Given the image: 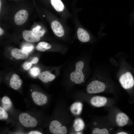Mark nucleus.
<instances>
[{"instance_id": "nucleus-1", "label": "nucleus", "mask_w": 134, "mask_h": 134, "mask_svg": "<svg viewBox=\"0 0 134 134\" xmlns=\"http://www.w3.org/2000/svg\"><path fill=\"white\" fill-rule=\"evenodd\" d=\"M111 86L103 81L95 80L92 81L87 86V91L90 94L111 92Z\"/></svg>"}, {"instance_id": "nucleus-2", "label": "nucleus", "mask_w": 134, "mask_h": 134, "mask_svg": "<svg viewBox=\"0 0 134 134\" xmlns=\"http://www.w3.org/2000/svg\"><path fill=\"white\" fill-rule=\"evenodd\" d=\"M84 66V63L82 61H79L76 63L75 71L72 72L70 75V79L72 81L79 84L84 81L85 77L82 71Z\"/></svg>"}, {"instance_id": "nucleus-3", "label": "nucleus", "mask_w": 134, "mask_h": 134, "mask_svg": "<svg viewBox=\"0 0 134 134\" xmlns=\"http://www.w3.org/2000/svg\"><path fill=\"white\" fill-rule=\"evenodd\" d=\"M119 81L122 87L126 90L130 89L134 86V78L129 70L126 71L121 75Z\"/></svg>"}, {"instance_id": "nucleus-4", "label": "nucleus", "mask_w": 134, "mask_h": 134, "mask_svg": "<svg viewBox=\"0 0 134 134\" xmlns=\"http://www.w3.org/2000/svg\"><path fill=\"white\" fill-rule=\"evenodd\" d=\"M113 102L111 99L100 96L93 97L90 100V102L93 106L98 107L111 106L114 104Z\"/></svg>"}, {"instance_id": "nucleus-5", "label": "nucleus", "mask_w": 134, "mask_h": 134, "mask_svg": "<svg viewBox=\"0 0 134 134\" xmlns=\"http://www.w3.org/2000/svg\"><path fill=\"white\" fill-rule=\"evenodd\" d=\"M19 118L20 123L26 127H34L37 124V121L35 118L26 113L21 114Z\"/></svg>"}, {"instance_id": "nucleus-6", "label": "nucleus", "mask_w": 134, "mask_h": 134, "mask_svg": "<svg viewBox=\"0 0 134 134\" xmlns=\"http://www.w3.org/2000/svg\"><path fill=\"white\" fill-rule=\"evenodd\" d=\"M113 117V120L115 125L119 127H122L127 125L129 120L128 116L121 111L117 112Z\"/></svg>"}, {"instance_id": "nucleus-7", "label": "nucleus", "mask_w": 134, "mask_h": 134, "mask_svg": "<svg viewBox=\"0 0 134 134\" xmlns=\"http://www.w3.org/2000/svg\"><path fill=\"white\" fill-rule=\"evenodd\" d=\"M49 129L50 132L54 134H66L67 133L66 127L62 126L59 122L57 120L51 122Z\"/></svg>"}, {"instance_id": "nucleus-8", "label": "nucleus", "mask_w": 134, "mask_h": 134, "mask_svg": "<svg viewBox=\"0 0 134 134\" xmlns=\"http://www.w3.org/2000/svg\"><path fill=\"white\" fill-rule=\"evenodd\" d=\"M28 16L27 11L22 9L18 11L15 14L14 20L17 25H21L24 24L27 20Z\"/></svg>"}, {"instance_id": "nucleus-9", "label": "nucleus", "mask_w": 134, "mask_h": 134, "mask_svg": "<svg viewBox=\"0 0 134 134\" xmlns=\"http://www.w3.org/2000/svg\"><path fill=\"white\" fill-rule=\"evenodd\" d=\"M31 96L34 103L38 105H42L47 101V97L41 93L34 92L32 93Z\"/></svg>"}, {"instance_id": "nucleus-10", "label": "nucleus", "mask_w": 134, "mask_h": 134, "mask_svg": "<svg viewBox=\"0 0 134 134\" xmlns=\"http://www.w3.org/2000/svg\"><path fill=\"white\" fill-rule=\"evenodd\" d=\"M23 38L26 41L29 42H38L40 40V37H38L30 30H25L22 32Z\"/></svg>"}, {"instance_id": "nucleus-11", "label": "nucleus", "mask_w": 134, "mask_h": 134, "mask_svg": "<svg viewBox=\"0 0 134 134\" xmlns=\"http://www.w3.org/2000/svg\"><path fill=\"white\" fill-rule=\"evenodd\" d=\"M51 27L54 34L57 36L61 37L64 35V30L59 22L56 21H53L51 23Z\"/></svg>"}, {"instance_id": "nucleus-12", "label": "nucleus", "mask_w": 134, "mask_h": 134, "mask_svg": "<svg viewBox=\"0 0 134 134\" xmlns=\"http://www.w3.org/2000/svg\"><path fill=\"white\" fill-rule=\"evenodd\" d=\"M11 56L17 60L24 59L28 58L29 54L22 49L15 48L11 50Z\"/></svg>"}, {"instance_id": "nucleus-13", "label": "nucleus", "mask_w": 134, "mask_h": 134, "mask_svg": "<svg viewBox=\"0 0 134 134\" xmlns=\"http://www.w3.org/2000/svg\"><path fill=\"white\" fill-rule=\"evenodd\" d=\"M22 81L20 77L16 74H13L11 77L9 83L10 86L12 89L17 90L21 86Z\"/></svg>"}, {"instance_id": "nucleus-14", "label": "nucleus", "mask_w": 134, "mask_h": 134, "mask_svg": "<svg viewBox=\"0 0 134 134\" xmlns=\"http://www.w3.org/2000/svg\"><path fill=\"white\" fill-rule=\"evenodd\" d=\"M39 79L44 83L53 80L55 78V76L49 71H45L40 73L38 75Z\"/></svg>"}, {"instance_id": "nucleus-15", "label": "nucleus", "mask_w": 134, "mask_h": 134, "mask_svg": "<svg viewBox=\"0 0 134 134\" xmlns=\"http://www.w3.org/2000/svg\"><path fill=\"white\" fill-rule=\"evenodd\" d=\"M113 129L109 125H104L100 128H95L92 130L93 134H108L111 133Z\"/></svg>"}, {"instance_id": "nucleus-16", "label": "nucleus", "mask_w": 134, "mask_h": 134, "mask_svg": "<svg viewBox=\"0 0 134 134\" xmlns=\"http://www.w3.org/2000/svg\"><path fill=\"white\" fill-rule=\"evenodd\" d=\"M77 35L79 40L82 42H87L90 40V36L88 33L82 28L78 29Z\"/></svg>"}, {"instance_id": "nucleus-17", "label": "nucleus", "mask_w": 134, "mask_h": 134, "mask_svg": "<svg viewBox=\"0 0 134 134\" xmlns=\"http://www.w3.org/2000/svg\"><path fill=\"white\" fill-rule=\"evenodd\" d=\"M83 104L80 102H76L72 104L70 107L71 112L74 114H80L82 110Z\"/></svg>"}, {"instance_id": "nucleus-18", "label": "nucleus", "mask_w": 134, "mask_h": 134, "mask_svg": "<svg viewBox=\"0 0 134 134\" xmlns=\"http://www.w3.org/2000/svg\"><path fill=\"white\" fill-rule=\"evenodd\" d=\"M52 6L57 11H62L64 8V4L61 0H51Z\"/></svg>"}, {"instance_id": "nucleus-19", "label": "nucleus", "mask_w": 134, "mask_h": 134, "mask_svg": "<svg viewBox=\"0 0 134 134\" xmlns=\"http://www.w3.org/2000/svg\"><path fill=\"white\" fill-rule=\"evenodd\" d=\"M84 126V123L82 119L77 118L75 119L73 127L75 131H78L83 130Z\"/></svg>"}, {"instance_id": "nucleus-20", "label": "nucleus", "mask_w": 134, "mask_h": 134, "mask_svg": "<svg viewBox=\"0 0 134 134\" xmlns=\"http://www.w3.org/2000/svg\"><path fill=\"white\" fill-rule=\"evenodd\" d=\"M51 45L49 43L42 42L39 43L36 47L37 49L40 51H45L51 48Z\"/></svg>"}, {"instance_id": "nucleus-21", "label": "nucleus", "mask_w": 134, "mask_h": 134, "mask_svg": "<svg viewBox=\"0 0 134 134\" xmlns=\"http://www.w3.org/2000/svg\"><path fill=\"white\" fill-rule=\"evenodd\" d=\"M3 108L5 110L9 109L12 105V103L9 98L7 96L3 97L1 99Z\"/></svg>"}, {"instance_id": "nucleus-22", "label": "nucleus", "mask_w": 134, "mask_h": 134, "mask_svg": "<svg viewBox=\"0 0 134 134\" xmlns=\"http://www.w3.org/2000/svg\"><path fill=\"white\" fill-rule=\"evenodd\" d=\"M32 31L35 35L40 37L42 36L45 32V30L39 25L34 28Z\"/></svg>"}, {"instance_id": "nucleus-23", "label": "nucleus", "mask_w": 134, "mask_h": 134, "mask_svg": "<svg viewBox=\"0 0 134 134\" xmlns=\"http://www.w3.org/2000/svg\"><path fill=\"white\" fill-rule=\"evenodd\" d=\"M30 72L31 75L35 77L38 75L40 73V70L38 68L34 67L30 69Z\"/></svg>"}, {"instance_id": "nucleus-24", "label": "nucleus", "mask_w": 134, "mask_h": 134, "mask_svg": "<svg viewBox=\"0 0 134 134\" xmlns=\"http://www.w3.org/2000/svg\"><path fill=\"white\" fill-rule=\"evenodd\" d=\"M8 117V115L5 110L0 107V119H6Z\"/></svg>"}, {"instance_id": "nucleus-25", "label": "nucleus", "mask_w": 134, "mask_h": 134, "mask_svg": "<svg viewBox=\"0 0 134 134\" xmlns=\"http://www.w3.org/2000/svg\"><path fill=\"white\" fill-rule=\"evenodd\" d=\"M34 48V47L33 45L31 44L25 45L22 47V49L27 53H29L33 50Z\"/></svg>"}, {"instance_id": "nucleus-26", "label": "nucleus", "mask_w": 134, "mask_h": 134, "mask_svg": "<svg viewBox=\"0 0 134 134\" xmlns=\"http://www.w3.org/2000/svg\"><path fill=\"white\" fill-rule=\"evenodd\" d=\"M33 64L31 61L30 62H26L23 64V68L25 70H28L31 67Z\"/></svg>"}, {"instance_id": "nucleus-27", "label": "nucleus", "mask_w": 134, "mask_h": 134, "mask_svg": "<svg viewBox=\"0 0 134 134\" xmlns=\"http://www.w3.org/2000/svg\"><path fill=\"white\" fill-rule=\"evenodd\" d=\"M28 134H42L41 132L37 131H31L29 132Z\"/></svg>"}, {"instance_id": "nucleus-28", "label": "nucleus", "mask_w": 134, "mask_h": 134, "mask_svg": "<svg viewBox=\"0 0 134 134\" xmlns=\"http://www.w3.org/2000/svg\"><path fill=\"white\" fill-rule=\"evenodd\" d=\"M38 61V59L37 57H35L31 61L33 64H35L37 63Z\"/></svg>"}, {"instance_id": "nucleus-29", "label": "nucleus", "mask_w": 134, "mask_h": 134, "mask_svg": "<svg viewBox=\"0 0 134 134\" xmlns=\"http://www.w3.org/2000/svg\"><path fill=\"white\" fill-rule=\"evenodd\" d=\"M116 134H128L127 133L125 132V131H118L117 132H116Z\"/></svg>"}, {"instance_id": "nucleus-30", "label": "nucleus", "mask_w": 134, "mask_h": 134, "mask_svg": "<svg viewBox=\"0 0 134 134\" xmlns=\"http://www.w3.org/2000/svg\"><path fill=\"white\" fill-rule=\"evenodd\" d=\"M4 33L3 30L1 28H0V35L1 36L3 35Z\"/></svg>"}, {"instance_id": "nucleus-31", "label": "nucleus", "mask_w": 134, "mask_h": 134, "mask_svg": "<svg viewBox=\"0 0 134 134\" xmlns=\"http://www.w3.org/2000/svg\"><path fill=\"white\" fill-rule=\"evenodd\" d=\"M1 0H0V12L1 11Z\"/></svg>"}, {"instance_id": "nucleus-32", "label": "nucleus", "mask_w": 134, "mask_h": 134, "mask_svg": "<svg viewBox=\"0 0 134 134\" xmlns=\"http://www.w3.org/2000/svg\"><path fill=\"white\" fill-rule=\"evenodd\" d=\"M43 16L44 17V16L43 15Z\"/></svg>"}, {"instance_id": "nucleus-33", "label": "nucleus", "mask_w": 134, "mask_h": 134, "mask_svg": "<svg viewBox=\"0 0 134 134\" xmlns=\"http://www.w3.org/2000/svg\"><path fill=\"white\" fill-rule=\"evenodd\" d=\"M31 91H32V90H31Z\"/></svg>"}]
</instances>
